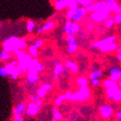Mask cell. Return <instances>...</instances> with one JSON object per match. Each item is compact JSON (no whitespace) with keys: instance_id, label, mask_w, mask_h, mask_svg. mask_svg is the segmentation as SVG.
<instances>
[{"instance_id":"cell-1","label":"cell","mask_w":121,"mask_h":121,"mask_svg":"<svg viewBox=\"0 0 121 121\" xmlns=\"http://www.w3.org/2000/svg\"><path fill=\"white\" fill-rule=\"evenodd\" d=\"M3 50L8 53H15L19 50H24L27 48V39L26 38H19L13 36L5 39L2 43Z\"/></svg>"},{"instance_id":"cell-2","label":"cell","mask_w":121,"mask_h":121,"mask_svg":"<svg viewBox=\"0 0 121 121\" xmlns=\"http://www.w3.org/2000/svg\"><path fill=\"white\" fill-rule=\"evenodd\" d=\"M117 39V38L115 36H108V37L97 41L96 43H94L91 45V48L98 49L104 53L114 51L118 47V44L116 43Z\"/></svg>"},{"instance_id":"cell-3","label":"cell","mask_w":121,"mask_h":121,"mask_svg":"<svg viewBox=\"0 0 121 121\" xmlns=\"http://www.w3.org/2000/svg\"><path fill=\"white\" fill-rule=\"evenodd\" d=\"M90 97L91 93L89 88L88 86H83L79 88L77 92L72 93L70 100L72 102H84L88 100Z\"/></svg>"},{"instance_id":"cell-4","label":"cell","mask_w":121,"mask_h":121,"mask_svg":"<svg viewBox=\"0 0 121 121\" xmlns=\"http://www.w3.org/2000/svg\"><path fill=\"white\" fill-rule=\"evenodd\" d=\"M45 68V65L43 63L39 62L37 58H33L30 62V64L28 68L27 74H39Z\"/></svg>"},{"instance_id":"cell-5","label":"cell","mask_w":121,"mask_h":121,"mask_svg":"<svg viewBox=\"0 0 121 121\" xmlns=\"http://www.w3.org/2000/svg\"><path fill=\"white\" fill-rule=\"evenodd\" d=\"M80 30V26L78 25V23L73 22L71 20L66 21L64 25V28H63V31L67 35L73 36Z\"/></svg>"},{"instance_id":"cell-6","label":"cell","mask_w":121,"mask_h":121,"mask_svg":"<svg viewBox=\"0 0 121 121\" xmlns=\"http://www.w3.org/2000/svg\"><path fill=\"white\" fill-rule=\"evenodd\" d=\"M110 13H111V11L109 10H103V11H95L94 13H91L90 17L94 22H101L109 17Z\"/></svg>"},{"instance_id":"cell-7","label":"cell","mask_w":121,"mask_h":121,"mask_svg":"<svg viewBox=\"0 0 121 121\" xmlns=\"http://www.w3.org/2000/svg\"><path fill=\"white\" fill-rule=\"evenodd\" d=\"M32 57H31L28 54H26L25 57L19 61H18V64L17 67L22 71V73H26L28 71V68L30 64V62L32 60Z\"/></svg>"},{"instance_id":"cell-8","label":"cell","mask_w":121,"mask_h":121,"mask_svg":"<svg viewBox=\"0 0 121 121\" xmlns=\"http://www.w3.org/2000/svg\"><path fill=\"white\" fill-rule=\"evenodd\" d=\"M66 39L68 42L67 51L70 54H73L77 51V49L79 48V44H78V43L77 42L76 39L74 38V36H73L67 35Z\"/></svg>"},{"instance_id":"cell-9","label":"cell","mask_w":121,"mask_h":121,"mask_svg":"<svg viewBox=\"0 0 121 121\" xmlns=\"http://www.w3.org/2000/svg\"><path fill=\"white\" fill-rule=\"evenodd\" d=\"M86 13H87V11L86 10V8L79 7L76 10L73 11L71 20L77 23L78 22L81 21L84 17H86Z\"/></svg>"},{"instance_id":"cell-10","label":"cell","mask_w":121,"mask_h":121,"mask_svg":"<svg viewBox=\"0 0 121 121\" xmlns=\"http://www.w3.org/2000/svg\"><path fill=\"white\" fill-rule=\"evenodd\" d=\"M114 109L111 106L108 105H103L99 107V114L101 117L104 119H108L113 115Z\"/></svg>"},{"instance_id":"cell-11","label":"cell","mask_w":121,"mask_h":121,"mask_svg":"<svg viewBox=\"0 0 121 121\" xmlns=\"http://www.w3.org/2000/svg\"><path fill=\"white\" fill-rule=\"evenodd\" d=\"M39 110H40V107L36 106V103L30 102L26 105L25 113L30 117H34L39 113Z\"/></svg>"},{"instance_id":"cell-12","label":"cell","mask_w":121,"mask_h":121,"mask_svg":"<svg viewBox=\"0 0 121 121\" xmlns=\"http://www.w3.org/2000/svg\"><path fill=\"white\" fill-rule=\"evenodd\" d=\"M105 2L106 3L107 7L111 12L112 11L117 14H121V8L116 0H105Z\"/></svg>"},{"instance_id":"cell-13","label":"cell","mask_w":121,"mask_h":121,"mask_svg":"<svg viewBox=\"0 0 121 121\" xmlns=\"http://www.w3.org/2000/svg\"><path fill=\"white\" fill-rule=\"evenodd\" d=\"M121 78V69L117 67L112 68L109 71V78L114 82H118Z\"/></svg>"},{"instance_id":"cell-14","label":"cell","mask_w":121,"mask_h":121,"mask_svg":"<svg viewBox=\"0 0 121 121\" xmlns=\"http://www.w3.org/2000/svg\"><path fill=\"white\" fill-rule=\"evenodd\" d=\"M26 112V104L24 103H19L13 108L12 114L14 117L22 116Z\"/></svg>"},{"instance_id":"cell-15","label":"cell","mask_w":121,"mask_h":121,"mask_svg":"<svg viewBox=\"0 0 121 121\" xmlns=\"http://www.w3.org/2000/svg\"><path fill=\"white\" fill-rule=\"evenodd\" d=\"M71 91H68L64 94H61V95L57 97V98L54 100V105L55 106L58 107L63 103V102L65 100H70V98L71 97Z\"/></svg>"},{"instance_id":"cell-16","label":"cell","mask_w":121,"mask_h":121,"mask_svg":"<svg viewBox=\"0 0 121 121\" xmlns=\"http://www.w3.org/2000/svg\"><path fill=\"white\" fill-rule=\"evenodd\" d=\"M52 88V86L49 83H45L44 85L42 86L37 91V94L36 95L38 96V97L39 99H43L45 97L47 92L49 91Z\"/></svg>"},{"instance_id":"cell-17","label":"cell","mask_w":121,"mask_h":121,"mask_svg":"<svg viewBox=\"0 0 121 121\" xmlns=\"http://www.w3.org/2000/svg\"><path fill=\"white\" fill-rule=\"evenodd\" d=\"M70 0H57L54 3V7L56 10H62L68 7Z\"/></svg>"},{"instance_id":"cell-18","label":"cell","mask_w":121,"mask_h":121,"mask_svg":"<svg viewBox=\"0 0 121 121\" xmlns=\"http://www.w3.org/2000/svg\"><path fill=\"white\" fill-rule=\"evenodd\" d=\"M65 68H66L67 69H68L70 71H71L73 73H77L79 71L78 65H77V63L74 61L72 60H68L65 62Z\"/></svg>"},{"instance_id":"cell-19","label":"cell","mask_w":121,"mask_h":121,"mask_svg":"<svg viewBox=\"0 0 121 121\" xmlns=\"http://www.w3.org/2000/svg\"><path fill=\"white\" fill-rule=\"evenodd\" d=\"M103 85L106 88H114V89H117L120 88L118 86L117 82H114L110 79H106L103 82Z\"/></svg>"},{"instance_id":"cell-20","label":"cell","mask_w":121,"mask_h":121,"mask_svg":"<svg viewBox=\"0 0 121 121\" xmlns=\"http://www.w3.org/2000/svg\"><path fill=\"white\" fill-rule=\"evenodd\" d=\"M64 69H65L64 65H62L60 62H56V65H55V67H54V71H53L54 76L55 77H57L58 76H60L61 73L64 71Z\"/></svg>"},{"instance_id":"cell-21","label":"cell","mask_w":121,"mask_h":121,"mask_svg":"<svg viewBox=\"0 0 121 121\" xmlns=\"http://www.w3.org/2000/svg\"><path fill=\"white\" fill-rule=\"evenodd\" d=\"M55 26H56V23L54 22H53V21H48V22H46L42 25L41 28L43 31H50L53 28H54Z\"/></svg>"},{"instance_id":"cell-22","label":"cell","mask_w":121,"mask_h":121,"mask_svg":"<svg viewBox=\"0 0 121 121\" xmlns=\"http://www.w3.org/2000/svg\"><path fill=\"white\" fill-rule=\"evenodd\" d=\"M51 112H52V115H53V117L55 120L56 121H60L62 118V114L60 112L59 108L56 106H54L51 108Z\"/></svg>"},{"instance_id":"cell-23","label":"cell","mask_w":121,"mask_h":121,"mask_svg":"<svg viewBox=\"0 0 121 121\" xmlns=\"http://www.w3.org/2000/svg\"><path fill=\"white\" fill-rule=\"evenodd\" d=\"M28 54L32 58H37L39 55V48H37L34 45H31L28 48Z\"/></svg>"},{"instance_id":"cell-24","label":"cell","mask_w":121,"mask_h":121,"mask_svg":"<svg viewBox=\"0 0 121 121\" xmlns=\"http://www.w3.org/2000/svg\"><path fill=\"white\" fill-rule=\"evenodd\" d=\"M94 4H95V7H96V11H103V10H109L105 1H98Z\"/></svg>"},{"instance_id":"cell-25","label":"cell","mask_w":121,"mask_h":121,"mask_svg":"<svg viewBox=\"0 0 121 121\" xmlns=\"http://www.w3.org/2000/svg\"><path fill=\"white\" fill-rule=\"evenodd\" d=\"M27 80L28 83L35 84L39 80V74H27Z\"/></svg>"},{"instance_id":"cell-26","label":"cell","mask_w":121,"mask_h":121,"mask_svg":"<svg viewBox=\"0 0 121 121\" xmlns=\"http://www.w3.org/2000/svg\"><path fill=\"white\" fill-rule=\"evenodd\" d=\"M11 55H10V53H8V52L5 51H2L1 53H0V61L1 62H6L8 61L11 59Z\"/></svg>"},{"instance_id":"cell-27","label":"cell","mask_w":121,"mask_h":121,"mask_svg":"<svg viewBox=\"0 0 121 121\" xmlns=\"http://www.w3.org/2000/svg\"><path fill=\"white\" fill-rule=\"evenodd\" d=\"M76 82L78 86H80V87H83V86H87L88 84V80L86 77H79L76 80Z\"/></svg>"},{"instance_id":"cell-28","label":"cell","mask_w":121,"mask_h":121,"mask_svg":"<svg viewBox=\"0 0 121 121\" xmlns=\"http://www.w3.org/2000/svg\"><path fill=\"white\" fill-rule=\"evenodd\" d=\"M104 76V72L99 71H91L89 74V79L90 80H92V79H99Z\"/></svg>"},{"instance_id":"cell-29","label":"cell","mask_w":121,"mask_h":121,"mask_svg":"<svg viewBox=\"0 0 121 121\" xmlns=\"http://www.w3.org/2000/svg\"><path fill=\"white\" fill-rule=\"evenodd\" d=\"M4 67L5 70H6V71H7L8 76H10V75H11L12 73H13V71H15L16 68H17L16 66L13 65L11 63H8V64L4 65Z\"/></svg>"},{"instance_id":"cell-30","label":"cell","mask_w":121,"mask_h":121,"mask_svg":"<svg viewBox=\"0 0 121 121\" xmlns=\"http://www.w3.org/2000/svg\"><path fill=\"white\" fill-rule=\"evenodd\" d=\"M118 89V88H117ZM117 89H114V88H106V95L107 98L110 100H113V97L115 92H116Z\"/></svg>"},{"instance_id":"cell-31","label":"cell","mask_w":121,"mask_h":121,"mask_svg":"<svg viewBox=\"0 0 121 121\" xmlns=\"http://www.w3.org/2000/svg\"><path fill=\"white\" fill-rule=\"evenodd\" d=\"M26 28H27V30L28 31L29 33H32L33 31L34 30L35 28H36V23L33 20H28V22H27V26H26Z\"/></svg>"},{"instance_id":"cell-32","label":"cell","mask_w":121,"mask_h":121,"mask_svg":"<svg viewBox=\"0 0 121 121\" xmlns=\"http://www.w3.org/2000/svg\"><path fill=\"white\" fill-rule=\"evenodd\" d=\"M79 7V4L74 1H72V0H70V2L69 3H68V10H72V11H74V10H76Z\"/></svg>"},{"instance_id":"cell-33","label":"cell","mask_w":121,"mask_h":121,"mask_svg":"<svg viewBox=\"0 0 121 121\" xmlns=\"http://www.w3.org/2000/svg\"><path fill=\"white\" fill-rule=\"evenodd\" d=\"M14 54H16V59H17L18 61H19L24 58L27 53H26L24 50H19L17 51H16Z\"/></svg>"},{"instance_id":"cell-34","label":"cell","mask_w":121,"mask_h":121,"mask_svg":"<svg viewBox=\"0 0 121 121\" xmlns=\"http://www.w3.org/2000/svg\"><path fill=\"white\" fill-rule=\"evenodd\" d=\"M21 74H22V71H21L19 69V68L17 67V68H16L15 71H13V73L10 76H9V77H10V79H11V80H17V79Z\"/></svg>"},{"instance_id":"cell-35","label":"cell","mask_w":121,"mask_h":121,"mask_svg":"<svg viewBox=\"0 0 121 121\" xmlns=\"http://www.w3.org/2000/svg\"><path fill=\"white\" fill-rule=\"evenodd\" d=\"M113 101H115L117 103H119L121 101V89H120V88L117 89V91L115 92L114 97H113Z\"/></svg>"},{"instance_id":"cell-36","label":"cell","mask_w":121,"mask_h":121,"mask_svg":"<svg viewBox=\"0 0 121 121\" xmlns=\"http://www.w3.org/2000/svg\"><path fill=\"white\" fill-rule=\"evenodd\" d=\"M114 22L113 19L112 18H108L106 19V22H105V26H106V28H112L113 26L114 25Z\"/></svg>"},{"instance_id":"cell-37","label":"cell","mask_w":121,"mask_h":121,"mask_svg":"<svg viewBox=\"0 0 121 121\" xmlns=\"http://www.w3.org/2000/svg\"><path fill=\"white\" fill-rule=\"evenodd\" d=\"M86 10L87 13H94L96 11V7H95V4L91 3L90 4H88L87 7H86Z\"/></svg>"},{"instance_id":"cell-38","label":"cell","mask_w":121,"mask_h":121,"mask_svg":"<svg viewBox=\"0 0 121 121\" xmlns=\"http://www.w3.org/2000/svg\"><path fill=\"white\" fill-rule=\"evenodd\" d=\"M92 3V0H79V5H81V7L86 8L88 4Z\"/></svg>"},{"instance_id":"cell-39","label":"cell","mask_w":121,"mask_h":121,"mask_svg":"<svg viewBox=\"0 0 121 121\" xmlns=\"http://www.w3.org/2000/svg\"><path fill=\"white\" fill-rule=\"evenodd\" d=\"M33 45H34L37 48H41V47L43 46V45H44V41L42 39H36Z\"/></svg>"},{"instance_id":"cell-40","label":"cell","mask_w":121,"mask_h":121,"mask_svg":"<svg viewBox=\"0 0 121 121\" xmlns=\"http://www.w3.org/2000/svg\"><path fill=\"white\" fill-rule=\"evenodd\" d=\"M101 81L99 79H92L91 80V85L93 87H98L99 85H100Z\"/></svg>"},{"instance_id":"cell-41","label":"cell","mask_w":121,"mask_h":121,"mask_svg":"<svg viewBox=\"0 0 121 121\" xmlns=\"http://www.w3.org/2000/svg\"><path fill=\"white\" fill-rule=\"evenodd\" d=\"M113 20L115 24L117 25H120L121 24V14H116L114 16Z\"/></svg>"},{"instance_id":"cell-42","label":"cell","mask_w":121,"mask_h":121,"mask_svg":"<svg viewBox=\"0 0 121 121\" xmlns=\"http://www.w3.org/2000/svg\"><path fill=\"white\" fill-rule=\"evenodd\" d=\"M8 76L7 71L5 70L4 66H0V77H6Z\"/></svg>"},{"instance_id":"cell-43","label":"cell","mask_w":121,"mask_h":121,"mask_svg":"<svg viewBox=\"0 0 121 121\" xmlns=\"http://www.w3.org/2000/svg\"><path fill=\"white\" fill-rule=\"evenodd\" d=\"M39 99L38 96L36 95V94H31V95L30 96V101L31 103H36V101H37V99Z\"/></svg>"},{"instance_id":"cell-44","label":"cell","mask_w":121,"mask_h":121,"mask_svg":"<svg viewBox=\"0 0 121 121\" xmlns=\"http://www.w3.org/2000/svg\"><path fill=\"white\" fill-rule=\"evenodd\" d=\"M91 70L92 71L95 72V71H100V66L97 64H94L92 67H91Z\"/></svg>"},{"instance_id":"cell-45","label":"cell","mask_w":121,"mask_h":121,"mask_svg":"<svg viewBox=\"0 0 121 121\" xmlns=\"http://www.w3.org/2000/svg\"><path fill=\"white\" fill-rule=\"evenodd\" d=\"M73 11H72V10H68V11L67 13H66V18H67L68 20H71V17H72V15H73Z\"/></svg>"},{"instance_id":"cell-46","label":"cell","mask_w":121,"mask_h":121,"mask_svg":"<svg viewBox=\"0 0 121 121\" xmlns=\"http://www.w3.org/2000/svg\"><path fill=\"white\" fill-rule=\"evenodd\" d=\"M13 121H24V118L22 116H17L13 117Z\"/></svg>"},{"instance_id":"cell-47","label":"cell","mask_w":121,"mask_h":121,"mask_svg":"<svg viewBox=\"0 0 121 121\" xmlns=\"http://www.w3.org/2000/svg\"><path fill=\"white\" fill-rule=\"evenodd\" d=\"M35 103H36V105L37 106L41 107V106L43 105V100H42V99H39H39H37V101H36Z\"/></svg>"},{"instance_id":"cell-48","label":"cell","mask_w":121,"mask_h":121,"mask_svg":"<svg viewBox=\"0 0 121 121\" xmlns=\"http://www.w3.org/2000/svg\"><path fill=\"white\" fill-rule=\"evenodd\" d=\"M116 118L117 120L120 121L121 120V111H119L117 114H116Z\"/></svg>"},{"instance_id":"cell-49","label":"cell","mask_w":121,"mask_h":121,"mask_svg":"<svg viewBox=\"0 0 121 121\" xmlns=\"http://www.w3.org/2000/svg\"><path fill=\"white\" fill-rule=\"evenodd\" d=\"M43 29H42L41 27L37 28V29H36V34H43Z\"/></svg>"},{"instance_id":"cell-50","label":"cell","mask_w":121,"mask_h":121,"mask_svg":"<svg viewBox=\"0 0 121 121\" xmlns=\"http://www.w3.org/2000/svg\"><path fill=\"white\" fill-rule=\"evenodd\" d=\"M11 64L13 65H14V66H16L17 67V64H18V60H17V59H15V60H13L12 61H11Z\"/></svg>"},{"instance_id":"cell-51","label":"cell","mask_w":121,"mask_h":121,"mask_svg":"<svg viewBox=\"0 0 121 121\" xmlns=\"http://www.w3.org/2000/svg\"><path fill=\"white\" fill-rule=\"evenodd\" d=\"M94 28V26H93V25L92 24H88V25H87V29L88 30H92V28Z\"/></svg>"},{"instance_id":"cell-52","label":"cell","mask_w":121,"mask_h":121,"mask_svg":"<svg viewBox=\"0 0 121 121\" xmlns=\"http://www.w3.org/2000/svg\"><path fill=\"white\" fill-rule=\"evenodd\" d=\"M116 51V52H117V54H120L121 53V48H120V47H117V49L115 50Z\"/></svg>"},{"instance_id":"cell-53","label":"cell","mask_w":121,"mask_h":121,"mask_svg":"<svg viewBox=\"0 0 121 121\" xmlns=\"http://www.w3.org/2000/svg\"><path fill=\"white\" fill-rule=\"evenodd\" d=\"M117 60H118L119 62L121 61V54H117Z\"/></svg>"},{"instance_id":"cell-54","label":"cell","mask_w":121,"mask_h":121,"mask_svg":"<svg viewBox=\"0 0 121 121\" xmlns=\"http://www.w3.org/2000/svg\"><path fill=\"white\" fill-rule=\"evenodd\" d=\"M56 17V13H53V14H52L49 18H50V19H53V18H54V17Z\"/></svg>"},{"instance_id":"cell-55","label":"cell","mask_w":121,"mask_h":121,"mask_svg":"<svg viewBox=\"0 0 121 121\" xmlns=\"http://www.w3.org/2000/svg\"><path fill=\"white\" fill-rule=\"evenodd\" d=\"M117 84H118V86L120 88V86H121V80H119V81L117 82Z\"/></svg>"},{"instance_id":"cell-56","label":"cell","mask_w":121,"mask_h":121,"mask_svg":"<svg viewBox=\"0 0 121 121\" xmlns=\"http://www.w3.org/2000/svg\"><path fill=\"white\" fill-rule=\"evenodd\" d=\"M72 1H74V2H79V0H72Z\"/></svg>"},{"instance_id":"cell-57","label":"cell","mask_w":121,"mask_h":121,"mask_svg":"<svg viewBox=\"0 0 121 121\" xmlns=\"http://www.w3.org/2000/svg\"><path fill=\"white\" fill-rule=\"evenodd\" d=\"M50 121H56V120H55L54 119H52V120H51Z\"/></svg>"},{"instance_id":"cell-58","label":"cell","mask_w":121,"mask_h":121,"mask_svg":"<svg viewBox=\"0 0 121 121\" xmlns=\"http://www.w3.org/2000/svg\"><path fill=\"white\" fill-rule=\"evenodd\" d=\"M53 1H54V2H55V1H57V0H53Z\"/></svg>"}]
</instances>
